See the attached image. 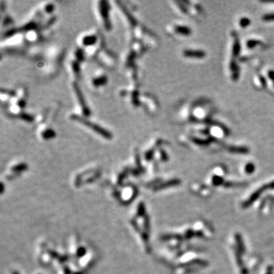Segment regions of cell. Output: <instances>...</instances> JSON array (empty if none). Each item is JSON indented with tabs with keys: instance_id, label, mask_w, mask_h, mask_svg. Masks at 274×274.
Wrapping results in <instances>:
<instances>
[{
	"instance_id": "1",
	"label": "cell",
	"mask_w": 274,
	"mask_h": 274,
	"mask_svg": "<svg viewBox=\"0 0 274 274\" xmlns=\"http://www.w3.org/2000/svg\"><path fill=\"white\" fill-rule=\"evenodd\" d=\"M72 118H74L75 120H79V122H81L82 123H83L84 125H86L87 127H90L92 130H93L94 131L96 132V133H98L100 135H101V136L104 137V138H107V139L111 138V133H109L108 130H104V129L102 128V127H100V126L97 125V124H95V123H93L90 122V121L86 120V119L83 118V117H79V116L74 115V117H72Z\"/></svg>"
},
{
	"instance_id": "2",
	"label": "cell",
	"mask_w": 274,
	"mask_h": 274,
	"mask_svg": "<svg viewBox=\"0 0 274 274\" xmlns=\"http://www.w3.org/2000/svg\"><path fill=\"white\" fill-rule=\"evenodd\" d=\"M74 88H75V91H76V96H77V98H78V100H79V104H81V108H82V111H83L84 114H89L88 108L87 105H86V103H85V100H84V98H83V95H82L80 89L78 88V86H77V85H76V84H74Z\"/></svg>"
},
{
	"instance_id": "3",
	"label": "cell",
	"mask_w": 274,
	"mask_h": 274,
	"mask_svg": "<svg viewBox=\"0 0 274 274\" xmlns=\"http://www.w3.org/2000/svg\"><path fill=\"white\" fill-rule=\"evenodd\" d=\"M96 41V37L95 36H87L85 37L82 40V42L83 44L85 45H89V44H92Z\"/></svg>"
}]
</instances>
